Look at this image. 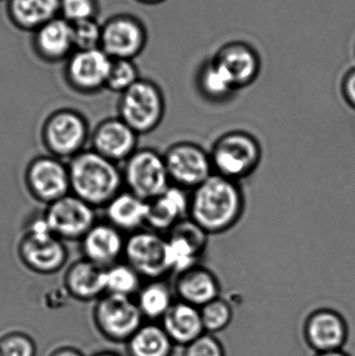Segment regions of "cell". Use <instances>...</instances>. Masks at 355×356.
Returning <instances> with one entry per match:
<instances>
[{
	"instance_id": "cell-1",
	"label": "cell",
	"mask_w": 355,
	"mask_h": 356,
	"mask_svg": "<svg viewBox=\"0 0 355 356\" xmlns=\"http://www.w3.org/2000/svg\"><path fill=\"white\" fill-rule=\"evenodd\" d=\"M245 197L239 181L210 175L190 196L189 218L208 234L227 232L239 222Z\"/></svg>"
},
{
	"instance_id": "cell-2",
	"label": "cell",
	"mask_w": 355,
	"mask_h": 356,
	"mask_svg": "<svg viewBox=\"0 0 355 356\" xmlns=\"http://www.w3.org/2000/svg\"><path fill=\"white\" fill-rule=\"evenodd\" d=\"M68 168L71 194L94 209L106 207L124 186L118 164L91 148L71 159Z\"/></svg>"
},
{
	"instance_id": "cell-3",
	"label": "cell",
	"mask_w": 355,
	"mask_h": 356,
	"mask_svg": "<svg viewBox=\"0 0 355 356\" xmlns=\"http://www.w3.org/2000/svg\"><path fill=\"white\" fill-rule=\"evenodd\" d=\"M21 263L33 273L52 275L64 269L68 249L64 241L52 234L45 218H35L19 240L17 247Z\"/></svg>"
},
{
	"instance_id": "cell-4",
	"label": "cell",
	"mask_w": 355,
	"mask_h": 356,
	"mask_svg": "<svg viewBox=\"0 0 355 356\" xmlns=\"http://www.w3.org/2000/svg\"><path fill=\"white\" fill-rule=\"evenodd\" d=\"M210 156L214 173L239 181L258 168L262 160V146L247 131H231L216 140Z\"/></svg>"
},
{
	"instance_id": "cell-5",
	"label": "cell",
	"mask_w": 355,
	"mask_h": 356,
	"mask_svg": "<svg viewBox=\"0 0 355 356\" xmlns=\"http://www.w3.org/2000/svg\"><path fill=\"white\" fill-rule=\"evenodd\" d=\"M91 129L85 115L71 108H62L48 115L42 124L41 141L50 156L69 160L87 149Z\"/></svg>"
},
{
	"instance_id": "cell-6",
	"label": "cell",
	"mask_w": 355,
	"mask_h": 356,
	"mask_svg": "<svg viewBox=\"0 0 355 356\" xmlns=\"http://www.w3.org/2000/svg\"><path fill=\"white\" fill-rule=\"evenodd\" d=\"M118 117L138 135H147L158 129L166 111L164 93L156 81L141 79L120 94Z\"/></svg>"
},
{
	"instance_id": "cell-7",
	"label": "cell",
	"mask_w": 355,
	"mask_h": 356,
	"mask_svg": "<svg viewBox=\"0 0 355 356\" xmlns=\"http://www.w3.org/2000/svg\"><path fill=\"white\" fill-rule=\"evenodd\" d=\"M123 164L125 188L143 200L156 198L170 186L164 156L151 148H138Z\"/></svg>"
},
{
	"instance_id": "cell-8",
	"label": "cell",
	"mask_w": 355,
	"mask_h": 356,
	"mask_svg": "<svg viewBox=\"0 0 355 356\" xmlns=\"http://www.w3.org/2000/svg\"><path fill=\"white\" fill-rule=\"evenodd\" d=\"M93 320L106 340L126 343L143 325L145 319L133 298L104 294L96 300Z\"/></svg>"
},
{
	"instance_id": "cell-9",
	"label": "cell",
	"mask_w": 355,
	"mask_h": 356,
	"mask_svg": "<svg viewBox=\"0 0 355 356\" xmlns=\"http://www.w3.org/2000/svg\"><path fill=\"white\" fill-rule=\"evenodd\" d=\"M147 42V29L135 15L115 14L102 23L100 48L112 60H135L145 50Z\"/></svg>"
},
{
	"instance_id": "cell-10",
	"label": "cell",
	"mask_w": 355,
	"mask_h": 356,
	"mask_svg": "<svg viewBox=\"0 0 355 356\" xmlns=\"http://www.w3.org/2000/svg\"><path fill=\"white\" fill-rule=\"evenodd\" d=\"M123 257L142 278L163 280L170 273L166 238L154 230L140 229L129 234Z\"/></svg>"
},
{
	"instance_id": "cell-11",
	"label": "cell",
	"mask_w": 355,
	"mask_h": 356,
	"mask_svg": "<svg viewBox=\"0 0 355 356\" xmlns=\"http://www.w3.org/2000/svg\"><path fill=\"white\" fill-rule=\"evenodd\" d=\"M24 184L35 200L50 204L71 193L68 164L50 154L35 156L25 169Z\"/></svg>"
},
{
	"instance_id": "cell-12",
	"label": "cell",
	"mask_w": 355,
	"mask_h": 356,
	"mask_svg": "<svg viewBox=\"0 0 355 356\" xmlns=\"http://www.w3.org/2000/svg\"><path fill=\"white\" fill-rule=\"evenodd\" d=\"M96 209L73 194L46 205L43 216L54 236L64 242L81 241L96 223Z\"/></svg>"
},
{
	"instance_id": "cell-13",
	"label": "cell",
	"mask_w": 355,
	"mask_h": 356,
	"mask_svg": "<svg viewBox=\"0 0 355 356\" xmlns=\"http://www.w3.org/2000/svg\"><path fill=\"white\" fill-rule=\"evenodd\" d=\"M170 181L183 190H192L214 175L208 152L193 142L173 144L164 154Z\"/></svg>"
},
{
	"instance_id": "cell-14",
	"label": "cell",
	"mask_w": 355,
	"mask_h": 356,
	"mask_svg": "<svg viewBox=\"0 0 355 356\" xmlns=\"http://www.w3.org/2000/svg\"><path fill=\"white\" fill-rule=\"evenodd\" d=\"M112 58L101 49L75 50L65 62L64 79L68 87L81 95L106 89Z\"/></svg>"
},
{
	"instance_id": "cell-15",
	"label": "cell",
	"mask_w": 355,
	"mask_h": 356,
	"mask_svg": "<svg viewBox=\"0 0 355 356\" xmlns=\"http://www.w3.org/2000/svg\"><path fill=\"white\" fill-rule=\"evenodd\" d=\"M236 91L251 86L260 76L262 58L251 44L233 40L222 44L212 56Z\"/></svg>"
},
{
	"instance_id": "cell-16",
	"label": "cell",
	"mask_w": 355,
	"mask_h": 356,
	"mask_svg": "<svg viewBox=\"0 0 355 356\" xmlns=\"http://www.w3.org/2000/svg\"><path fill=\"white\" fill-rule=\"evenodd\" d=\"M208 232L190 218H185L169 232L167 257L170 272L179 274L198 265V259L206 250Z\"/></svg>"
},
{
	"instance_id": "cell-17",
	"label": "cell",
	"mask_w": 355,
	"mask_h": 356,
	"mask_svg": "<svg viewBox=\"0 0 355 356\" xmlns=\"http://www.w3.org/2000/svg\"><path fill=\"white\" fill-rule=\"evenodd\" d=\"M139 135L122 119L110 117L91 131V149L116 164L124 163L138 149Z\"/></svg>"
},
{
	"instance_id": "cell-18",
	"label": "cell",
	"mask_w": 355,
	"mask_h": 356,
	"mask_svg": "<svg viewBox=\"0 0 355 356\" xmlns=\"http://www.w3.org/2000/svg\"><path fill=\"white\" fill-rule=\"evenodd\" d=\"M304 337L317 353L342 350L348 338L343 316L333 309H321L311 314L304 324Z\"/></svg>"
},
{
	"instance_id": "cell-19",
	"label": "cell",
	"mask_w": 355,
	"mask_h": 356,
	"mask_svg": "<svg viewBox=\"0 0 355 356\" xmlns=\"http://www.w3.org/2000/svg\"><path fill=\"white\" fill-rule=\"evenodd\" d=\"M31 47L35 56L48 64L66 62L75 51L72 24L56 17L33 31Z\"/></svg>"
},
{
	"instance_id": "cell-20",
	"label": "cell",
	"mask_w": 355,
	"mask_h": 356,
	"mask_svg": "<svg viewBox=\"0 0 355 356\" xmlns=\"http://www.w3.org/2000/svg\"><path fill=\"white\" fill-rule=\"evenodd\" d=\"M126 238L108 222H96L81 240L83 257L102 268L118 263L124 254Z\"/></svg>"
},
{
	"instance_id": "cell-21",
	"label": "cell",
	"mask_w": 355,
	"mask_h": 356,
	"mask_svg": "<svg viewBox=\"0 0 355 356\" xmlns=\"http://www.w3.org/2000/svg\"><path fill=\"white\" fill-rule=\"evenodd\" d=\"M64 286L66 292L76 300H98L106 294V268L81 257L67 268Z\"/></svg>"
},
{
	"instance_id": "cell-22",
	"label": "cell",
	"mask_w": 355,
	"mask_h": 356,
	"mask_svg": "<svg viewBox=\"0 0 355 356\" xmlns=\"http://www.w3.org/2000/svg\"><path fill=\"white\" fill-rule=\"evenodd\" d=\"M173 290L179 301L198 309L220 297L218 278L208 268L199 265L177 274Z\"/></svg>"
},
{
	"instance_id": "cell-23",
	"label": "cell",
	"mask_w": 355,
	"mask_h": 356,
	"mask_svg": "<svg viewBox=\"0 0 355 356\" xmlns=\"http://www.w3.org/2000/svg\"><path fill=\"white\" fill-rule=\"evenodd\" d=\"M189 204L185 190L170 184L162 195L148 201L146 225L154 232H170L189 215Z\"/></svg>"
},
{
	"instance_id": "cell-24",
	"label": "cell",
	"mask_w": 355,
	"mask_h": 356,
	"mask_svg": "<svg viewBox=\"0 0 355 356\" xmlns=\"http://www.w3.org/2000/svg\"><path fill=\"white\" fill-rule=\"evenodd\" d=\"M104 209L106 222L123 234H133L146 225L148 201L129 191H121Z\"/></svg>"
},
{
	"instance_id": "cell-25",
	"label": "cell",
	"mask_w": 355,
	"mask_h": 356,
	"mask_svg": "<svg viewBox=\"0 0 355 356\" xmlns=\"http://www.w3.org/2000/svg\"><path fill=\"white\" fill-rule=\"evenodd\" d=\"M160 325L173 344L183 347L187 346L206 332L200 309L179 300L173 303L163 317Z\"/></svg>"
},
{
	"instance_id": "cell-26",
	"label": "cell",
	"mask_w": 355,
	"mask_h": 356,
	"mask_svg": "<svg viewBox=\"0 0 355 356\" xmlns=\"http://www.w3.org/2000/svg\"><path fill=\"white\" fill-rule=\"evenodd\" d=\"M6 15L16 29L33 33L60 15V0H6Z\"/></svg>"
},
{
	"instance_id": "cell-27",
	"label": "cell",
	"mask_w": 355,
	"mask_h": 356,
	"mask_svg": "<svg viewBox=\"0 0 355 356\" xmlns=\"http://www.w3.org/2000/svg\"><path fill=\"white\" fill-rule=\"evenodd\" d=\"M125 344L129 356H171L174 347L164 328L156 322L144 323Z\"/></svg>"
},
{
	"instance_id": "cell-28",
	"label": "cell",
	"mask_w": 355,
	"mask_h": 356,
	"mask_svg": "<svg viewBox=\"0 0 355 356\" xmlns=\"http://www.w3.org/2000/svg\"><path fill=\"white\" fill-rule=\"evenodd\" d=\"M144 319L151 322L162 320L173 303V293L164 280H150L142 286L135 299Z\"/></svg>"
},
{
	"instance_id": "cell-29",
	"label": "cell",
	"mask_w": 355,
	"mask_h": 356,
	"mask_svg": "<svg viewBox=\"0 0 355 356\" xmlns=\"http://www.w3.org/2000/svg\"><path fill=\"white\" fill-rule=\"evenodd\" d=\"M197 86L200 93L212 102L226 100L236 92L225 73L217 66L212 58L200 66L197 73Z\"/></svg>"
},
{
	"instance_id": "cell-30",
	"label": "cell",
	"mask_w": 355,
	"mask_h": 356,
	"mask_svg": "<svg viewBox=\"0 0 355 356\" xmlns=\"http://www.w3.org/2000/svg\"><path fill=\"white\" fill-rule=\"evenodd\" d=\"M142 288V277L131 265L117 263L106 269V294L133 298Z\"/></svg>"
},
{
	"instance_id": "cell-31",
	"label": "cell",
	"mask_w": 355,
	"mask_h": 356,
	"mask_svg": "<svg viewBox=\"0 0 355 356\" xmlns=\"http://www.w3.org/2000/svg\"><path fill=\"white\" fill-rule=\"evenodd\" d=\"M140 79L141 76L135 60L124 58L112 60L106 89L120 95Z\"/></svg>"
},
{
	"instance_id": "cell-32",
	"label": "cell",
	"mask_w": 355,
	"mask_h": 356,
	"mask_svg": "<svg viewBox=\"0 0 355 356\" xmlns=\"http://www.w3.org/2000/svg\"><path fill=\"white\" fill-rule=\"evenodd\" d=\"M204 332L208 334L222 332L231 324L233 319V309L224 299L218 298L200 307Z\"/></svg>"
},
{
	"instance_id": "cell-33",
	"label": "cell",
	"mask_w": 355,
	"mask_h": 356,
	"mask_svg": "<svg viewBox=\"0 0 355 356\" xmlns=\"http://www.w3.org/2000/svg\"><path fill=\"white\" fill-rule=\"evenodd\" d=\"M75 50L100 48L102 23L98 19H89L72 24Z\"/></svg>"
},
{
	"instance_id": "cell-34",
	"label": "cell",
	"mask_w": 355,
	"mask_h": 356,
	"mask_svg": "<svg viewBox=\"0 0 355 356\" xmlns=\"http://www.w3.org/2000/svg\"><path fill=\"white\" fill-rule=\"evenodd\" d=\"M98 0H60V15L71 24L97 19L99 14Z\"/></svg>"
},
{
	"instance_id": "cell-35",
	"label": "cell",
	"mask_w": 355,
	"mask_h": 356,
	"mask_svg": "<svg viewBox=\"0 0 355 356\" xmlns=\"http://www.w3.org/2000/svg\"><path fill=\"white\" fill-rule=\"evenodd\" d=\"M0 355L35 356L37 345L28 334L12 332L0 338Z\"/></svg>"
},
{
	"instance_id": "cell-36",
	"label": "cell",
	"mask_w": 355,
	"mask_h": 356,
	"mask_svg": "<svg viewBox=\"0 0 355 356\" xmlns=\"http://www.w3.org/2000/svg\"><path fill=\"white\" fill-rule=\"evenodd\" d=\"M181 356H225V351L218 339L212 334L204 332L185 346Z\"/></svg>"
},
{
	"instance_id": "cell-37",
	"label": "cell",
	"mask_w": 355,
	"mask_h": 356,
	"mask_svg": "<svg viewBox=\"0 0 355 356\" xmlns=\"http://www.w3.org/2000/svg\"><path fill=\"white\" fill-rule=\"evenodd\" d=\"M341 92L348 106L355 110V66L348 69L341 81Z\"/></svg>"
},
{
	"instance_id": "cell-38",
	"label": "cell",
	"mask_w": 355,
	"mask_h": 356,
	"mask_svg": "<svg viewBox=\"0 0 355 356\" xmlns=\"http://www.w3.org/2000/svg\"><path fill=\"white\" fill-rule=\"evenodd\" d=\"M49 356H85L81 351L74 347L63 346L60 348L54 349Z\"/></svg>"
},
{
	"instance_id": "cell-39",
	"label": "cell",
	"mask_w": 355,
	"mask_h": 356,
	"mask_svg": "<svg viewBox=\"0 0 355 356\" xmlns=\"http://www.w3.org/2000/svg\"><path fill=\"white\" fill-rule=\"evenodd\" d=\"M316 356H350L342 350L329 351V353H317Z\"/></svg>"
},
{
	"instance_id": "cell-40",
	"label": "cell",
	"mask_w": 355,
	"mask_h": 356,
	"mask_svg": "<svg viewBox=\"0 0 355 356\" xmlns=\"http://www.w3.org/2000/svg\"><path fill=\"white\" fill-rule=\"evenodd\" d=\"M135 1L139 2L140 4H144V6H158L167 0H135Z\"/></svg>"
},
{
	"instance_id": "cell-41",
	"label": "cell",
	"mask_w": 355,
	"mask_h": 356,
	"mask_svg": "<svg viewBox=\"0 0 355 356\" xmlns=\"http://www.w3.org/2000/svg\"><path fill=\"white\" fill-rule=\"evenodd\" d=\"M93 356H121L116 353H112V351H102V353H96Z\"/></svg>"
},
{
	"instance_id": "cell-42",
	"label": "cell",
	"mask_w": 355,
	"mask_h": 356,
	"mask_svg": "<svg viewBox=\"0 0 355 356\" xmlns=\"http://www.w3.org/2000/svg\"><path fill=\"white\" fill-rule=\"evenodd\" d=\"M0 356H1V355H0Z\"/></svg>"
}]
</instances>
